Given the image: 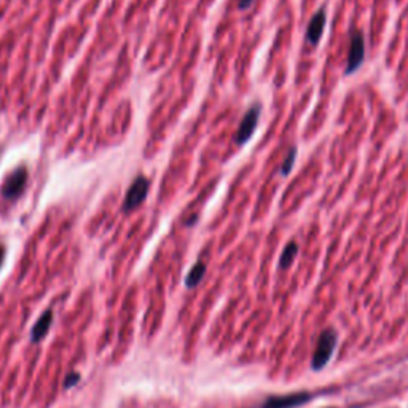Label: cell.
<instances>
[{
  "label": "cell",
  "instance_id": "obj_3",
  "mask_svg": "<svg viewBox=\"0 0 408 408\" xmlns=\"http://www.w3.org/2000/svg\"><path fill=\"white\" fill-rule=\"evenodd\" d=\"M149 190H150V181L144 176H137L133 183H131V187L128 188L127 198L123 201L124 213H131V210L139 208L141 204L146 201Z\"/></svg>",
  "mask_w": 408,
  "mask_h": 408
},
{
  "label": "cell",
  "instance_id": "obj_5",
  "mask_svg": "<svg viewBox=\"0 0 408 408\" xmlns=\"http://www.w3.org/2000/svg\"><path fill=\"white\" fill-rule=\"evenodd\" d=\"M365 59V38L360 31L351 32V47L350 55H348V63L345 69V75H353L354 72L362 65Z\"/></svg>",
  "mask_w": 408,
  "mask_h": 408
},
{
  "label": "cell",
  "instance_id": "obj_6",
  "mask_svg": "<svg viewBox=\"0 0 408 408\" xmlns=\"http://www.w3.org/2000/svg\"><path fill=\"white\" fill-rule=\"evenodd\" d=\"M326 23H327L326 9H321L319 11H316L306 28V41L309 45H311V47H316V45L321 42L322 34H324V29H326Z\"/></svg>",
  "mask_w": 408,
  "mask_h": 408
},
{
  "label": "cell",
  "instance_id": "obj_11",
  "mask_svg": "<svg viewBox=\"0 0 408 408\" xmlns=\"http://www.w3.org/2000/svg\"><path fill=\"white\" fill-rule=\"evenodd\" d=\"M297 154H299L297 147H291V150H289L286 160H284V163H282V166H281V174L282 176L291 174V171H292L294 164H295V158H297Z\"/></svg>",
  "mask_w": 408,
  "mask_h": 408
},
{
  "label": "cell",
  "instance_id": "obj_7",
  "mask_svg": "<svg viewBox=\"0 0 408 408\" xmlns=\"http://www.w3.org/2000/svg\"><path fill=\"white\" fill-rule=\"evenodd\" d=\"M309 400V394L300 392V394H291V396H281V397H269L262 408H295L306 404Z\"/></svg>",
  "mask_w": 408,
  "mask_h": 408
},
{
  "label": "cell",
  "instance_id": "obj_10",
  "mask_svg": "<svg viewBox=\"0 0 408 408\" xmlns=\"http://www.w3.org/2000/svg\"><path fill=\"white\" fill-rule=\"evenodd\" d=\"M297 254H299V245H297V242H294V241L289 242V245L284 249V252H282V255H281L279 268L287 269L294 263Z\"/></svg>",
  "mask_w": 408,
  "mask_h": 408
},
{
  "label": "cell",
  "instance_id": "obj_4",
  "mask_svg": "<svg viewBox=\"0 0 408 408\" xmlns=\"http://www.w3.org/2000/svg\"><path fill=\"white\" fill-rule=\"evenodd\" d=\"M335 345H337V333L333 331H326L321 335L316 346V351L313 354V368L314 370H321L322 367L327 365V362L331 360L332 354L335 351Z\"/></svg>",
  "mask_w": 408,
  "mask_h": 408
},
{
  "label": "cell",
  "instance_id": "obj_2",
  "mask_svg": "<svg viewBox=\"0 0 408 408\" xmlns=\"http://www.w3.org/2000/svg\"><path fill=\"white\" fill-rule=\"evenodd\" d=\"M260 115H262V105L257 102L251 105V109H249L245 114V117H242L238 131H236V136H235V141L240 147H242L246 142L251 141V137L254 136L257 127H259Z\"/></svg>",
  "mask_w": 408,
  "mask_h": 408
},
{
  "label": "cell",
  "instance_id": "obj_9",
  "mask_svg": "<svg viewBox=\"0 0 408 408\" xmlns=\"http://www.w3.org/2000/svg\"><path fill=\"white\" fill-rule=\"evenodd\" d=\"M204 274H206V265H204L203 262L195 263L193 268L190 269L188 274H187V278H186V286H187L188 289H195V287L198 286L200 282L203 281Z\"/></svg>",
  "mask_w": 408,
  "mask_h": 408
},
{
  "label": "cell",
  "instance_id": "obj_13",
  "mask_svg": "<svg viewBox=\"0 0 408 408\" xmlns=\"http://www.w3.org/2000/svg\"><path fill=\"white\" fill-rule=\"evenodd\" d=\"M254 0H238V6H240V10H247L249 6L252 5Z\"/></svg>",
  "mask_w": 408,
  "mask_h": 408
},
{
  "label": "cell",
  "instance_id": "obj_12",
  "mask_svg": "<svg viewBox=\"0 0 408 408\" xmlns=\"http://www.w3.org/2000/svg\"><path fill=\"white\" fill-rule=\"evenodd\" d=\"M78 381H80V375H78V373H70L64 380V387H65V390H69V387H74L78 383Z\"/></svg>",
  "mask_w": 408,
  "mask_h": 408
},
{
  "label": "cell",
  "instance_id": "obj_14",
  "mask_svg": "<svg viewBox=\"0 0 408 408\" xmlns=\"http://www.w3.org/2000/svg\"><path fill=\"white\" fill-rule=\"evenodd\" d=\"M4 260H5V247L0 245V267H2Z\"/></svg>",
  "mask_w": 408,
  "mask_h": 408
},
{
  "label": "cell",
  "instance_id": "obj_1",
  "mask_svg": "<svg viewBox=\"0 0 408 408\" xmlns=\"http://www.w3.org/2000/svg\"><path fill=\"white\" fill-rule=\"evenodd\" d=\"M28 168L26 166H18L11 171V173L5 177V181L0 187V195L2 198L15 201L24 193L26 186H28Z\"/></svg>",
  "mask_w": 408,
  "mask_h": 408
},
{
  "label": "cell",
  "instance_id": "obj_8",
  "mask_svg": "<svg viewBox=\"0 0 408 408\" xmlns=\"http://www.w3.org/2000/svg\"><path fill=\"white\" fill-rule=\"evenodd\" d=\"M51 322H53V311L48 309V311H45L41 318H38L36 326L32 327L31 340L34 341V343H41V341L47 337V333L51 327Z\"/></svg>",
  "mask_w": 408,
  "mask_h": 408
}]
</instances>
